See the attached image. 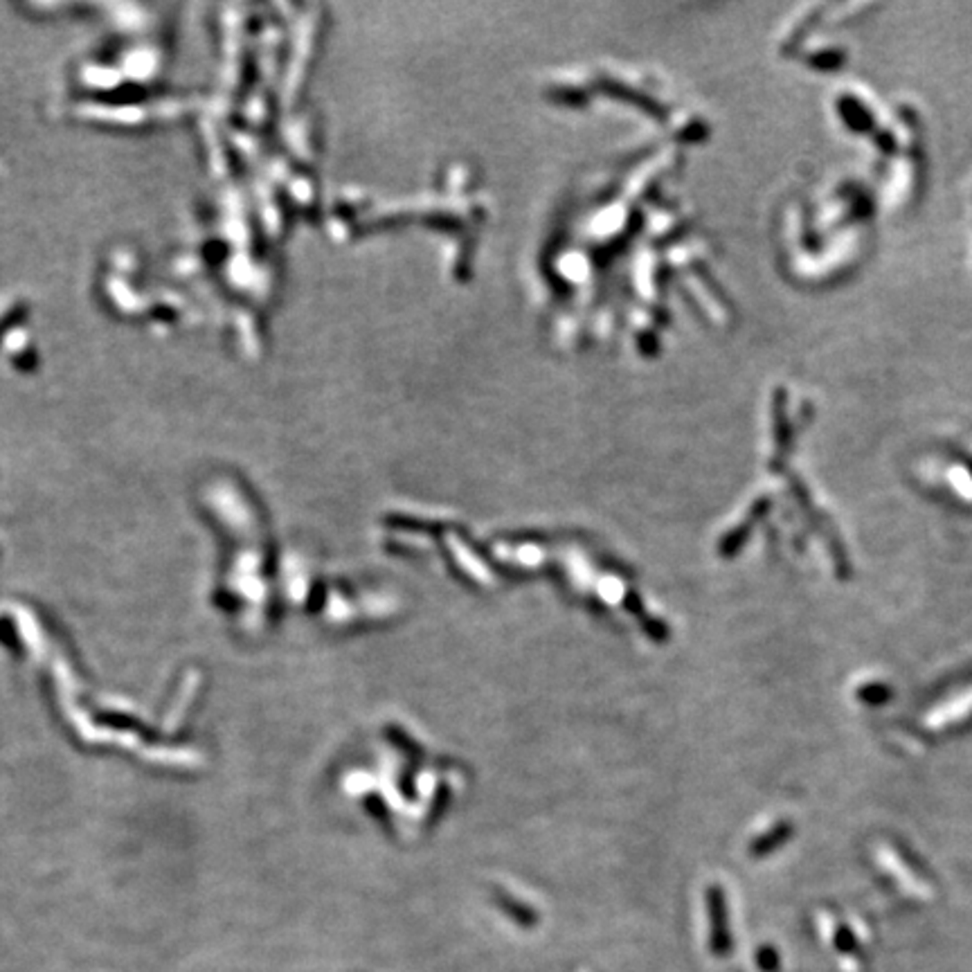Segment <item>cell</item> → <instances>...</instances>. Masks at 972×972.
Here are the masks:
<instances>
[{
  "mask_svg": "<svg viewBox=\"0 0 972 972\" xmlns=\"http://www.w3.org/2000/svg\"><path fill=\"white\" fill-rule=\"evenodd\" d=\"M758 966H761L763 972L779 970V954H776V950H761V954H758Z\"/></svg>",
  "mask_w": 972,
  "mask_h": 972,
  "instance_id": "obj_1",
  "label": "cell"
}]
</instances>
